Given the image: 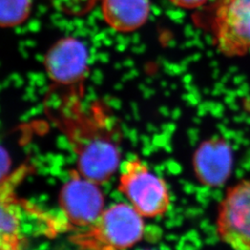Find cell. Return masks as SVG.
<instances>
[{"label": "cell", "instance_id": "6da1fadb", "mask_svg": "<svg viewBox=\"0 0 250 250\" xmlns=\"http://www.w3.org/2000/svg\"><path fill=\"white\" fill-rule=\"evenodd\" d=\"M83 95L67 92L55 122L75 154L76 170L101 186L111 179L120 166V129L106 106L96 102L85 107Z\"/></svg>", "mask_w": 250, "mask_h": 250}, {"label": "cell", "instance_id": "7a4b0ae2", "mask_svg": "<svg viewBox=\"0 0 250 250\" xmlns=\"http://www.w3.org/2000/svg\"><path fill=\"white\" fill-rule=\"evenodd\" d=\"M144 217L130 203H116L106 208L89 226L73 231L70 242L82 250H127L143 239Z\"/></svg>", "mask_w": 250, "mask_h": 250}, {"label": "cell", "instance_id": "3957f363", "mask_svg": "<svg viewBox=\"0 0 250 250\" xmlns=\"http://www.w3.org/2000/svg\"><path fill=\"white\" fill-rule=\"evenodd\" d=\"M118 191L144 218L162 217L170 209V190L167 183L138 157L125 161L123 165Z\"/></svg>", "mask_w": 250, "mask_h": 250}, {"label": "cell", "instance_id": "277c9868", "mask_svg": "<svg viewBox=\"0 0 250 250\" xmlns=\"http://www.w3.org/2000/svg\"><path fill=\"white\" fill-rule=\"evenodd\" d=\"M59 205L67 228H72L73 232L99 219L105 209V195L100 185L72 170L61 189Z\"/></svg>", "mask_w": 250, "mask_h": 250}, {"label": "cell", "instance_id": "5b68a950", "mask_svg": "<svg viewBox=\"0 0 250 250\" xmlns=\"http://www.w3.org/2000/svg\"><path fill=\"white\" fill-rule=\"evenodd\" d=\"M217 50L226 58L250 51V0H220L211 23Z\"/></svg>", "mask_w": 250, "mask_h": 250}, {"label": "cell", "instance_id": "8992f818", "mask_svg": "<svg viewBox=\"0 0 250 250\" xmlns=\"http://www.w3.org/2000/svg\"><path fill=\"white\" fill-rule=\"evenodd\" d=\"M216 232L230 248L250 250V179L242 180L226 191L218 206Z\"/></svg>", "mask_w": 250, "mask_h": 250}, {"label": "cell", "instance_id": "52a82bcc", "mask_svg": "<svg viewBox=\"0 0 250 250\" xmlns=\"http://www.w3.org/2000/svg\"><path fill=\"white\" fill-rule=\"evenodd\" d=\"M88 49L78 38L66 36L57 41L45 55L46 75L54 86L83 94L89 72Z\"/></svg>", "mask_w": 250, "mask_h": 250}, {"label": "cell", "instance_id": "ba28073f", "mask_svg": "<svg viewBox=\"0 0 250 250\" xmlns=\"http://www.w3.org/2000/svg\"><path fill=\"white\" fill-rule=\"evenodd\" d=\"M192 164L195 176L202 186L222 188L232 172V146L221 136L206 139L194 152Z\"/></svg>", "mask_w": 250, "mask_h": 250}, {"label": "cell", "instance_id": "9c48e42d", "mask_svg": "<svg viewBox=\"0 0 250 250\" xmlns=\"http://www.w3.org/2000/svg\"><path fill=\"white\" fill-rule=\"evenodd\" d=\"M29 168H20L15 176L0 187V250H20L25 247L22 216L30 205L16 195V188L26 176Z\"/></svg>", "mask_w": 250, "mask_h": 250}, {"label": "cell", "instance_id": "30bf717a", "mask_svg": "<svg viewBox=\"0 0 250 250\" xmlns=\"http://www.w3.org/2000/svg\"><path fill=\"white\" fill-rule=\"evenodd\" d=\"M102 15L107 25L121 33L140 29L150 14L149 0H101Z\"/></svg>", "mask_w": 250, "mask_h": 250}, {"label": "cell", "instance_id": "8fae6325", "mask_svg": "<svg viewBox=\"0 0 250 250\" xmlns=\"http://www.w3.org/2000/svg\"><path fill=\"white\" fill-rule=\"evenodd\" d=\"M31 9L32 0H0V27L18 26L30 16Z\"/></svg>", "mask_w": 250, "mask_h": 250}, {"label": "cell", "instance_id": "7c38bea8", "mask_svg": "<svg viewBox=\"0 0 250 250\" xmlns=\"http://www.w3.org/2000/svg\"><path fill=\"white\" fill-rule=\"evenodd\" d=\"M12 161L9 152L0 146V187L14 177L17 170H12Z\"/></svg>", "mask_w": 250, "mask_h": 250}, {"label": "cell", "instance_id": "4fadbf2b", "mask_svg": "<svg viewBox=\"0 0 250 250\" xmlns=\"http://www.w3.org/2000/svg\"><path fill=\"white\" fill-rule=\"evenodd\" d=\"M61 9L69 13L85 12L93 7L97 0H55Z\"/></svg>", "mask_w": 250, "mask_h": 250}, {"label": "cell", "instance_id": "5bb4252c", "mask_svg": "<svg viewBox=\"0 0 250 250\" xmlns=\"http://www.w3.org/2000/svg\"><path fill=\"white\" fill-rule=\"evenodd\" d=\"M174 6L185 9H198L204 6L208 0H170Z\"/></svg>", "mask_w": 250, "mask_h": 250}, {"label": "cell", "instance_id": "9a60e30c", "mask_svg": "<svg viewBox=\"0 0 250 250\" xmlns=\"http://www.w3.org/2000/svg\"><path fill=\"white\" fill-rule=\"evenodd\" d=\"M243 107L250 118V96L243 101Z\"/></svg>", "mask_w": 250, "mask_h": 250}]
</instances>
